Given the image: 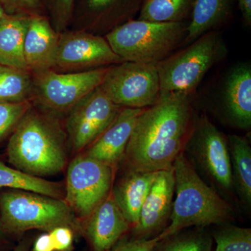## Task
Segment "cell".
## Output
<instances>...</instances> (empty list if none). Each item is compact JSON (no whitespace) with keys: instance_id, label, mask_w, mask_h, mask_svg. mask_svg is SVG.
<instances>
[{"instance_id":"obj_23","label":"cell","mask_w":251,"mask_h":251,"mask_svg":"<svg viewBox=\"0 0 251 251\" xmlns=\"http://www.w3.org/2000/svg\"><path fill=\"white\" fill-rule=\"evenodd\" d=\"M0 188L31 191L49 197L64 200L65 188L62 184L32 176L10 168L0 161Z\"/></svg>"},{"instance_id":"obj_38","label":"cell","mask_w":251,"mask_h":251,"mask_svg":"<svg viewBox=\"0 0 251 251\" xmlns=\"http://www.w3.org/2000/svg\"><path fill=\"white\" fill-rule=\"evenodd\" d=\"M215 251V250H214V251Z\"/></svg>"},{"instance_id":"obj_30","label":"cell","mask_w":251,"mask_h":251,"mask_svg":"<svg viewBox=\"0 0 251 251\" xmlns=\"http://www.w3.org/2000/svg\"><path fill=\"white\" fill-rule=\"evenodd\" d=\"M0 2L7 15L29 17L46 16L42 0H0Z\"/></svg>"},{"instance_id":"obj_17","label":"cell","mask_w":251,"mask_h":251,"mask_svg":"<svg viewBox=\"0 0 251 251\" xmlns=\"http://www.w3.org/2000/svg\"><path fill=\"white\" fill-rule=\"evenodd\" d=\"M59 33L46 16H31L24 41V55L31 74L52 69L58 45Z\"/></svg>"},{"instance_id":"obj_14","label":"cell","mask_w":251,"mask_h":251,"mask_svg":"<svg viewBox=\"0 0 251 251\" xmlns=\"http://www.w3.org/2000/svg\"><path fill=\"white\" fill-rule=\"evenodd\" d=\"M144 0H82L74 26L69 29L105 36L139 14Z\"/></svg>"},{"instance_id":"obj_32","label":"cell","mask_w":251,"mask_h":251,"mask_svg":"<svg viewBox=\"0 0 251 251\" xmlns=\"http://www.w3.org/2000/svg\"><path fill=\"white\" fill-rule=\"evenodd\" d=\"M53 241L54 251H73L75 232L71 227L59 226L49 232Z\"/></svg>"},{"instance_id":"obj_9","label":"cell","mask_w":251,"mask_h":251,"mask_svg":"<svg viewBox=\"0 0 251 251\" xmlns=\"http://www.w3.org/2000/svg\"><path fill=\"white\" fill-rule=\"evenodd\" d=\"M100 87L122 108H146L160 97L156 64L124 61L110 66Z\"/></svg>"},{"instance_id":"obj_3","label":"cell","mask_w":251,"mask_h":251,"mask_svg":"<svg viewBox=\"0 0 251 251\" xmlns=\"http://www.w3.org/2000/svg\"><path fill=\"white\" fill-rule=\"evenodd\" d=\"M175 201L170 224L158 234L159 240L190 227L204 228L231 220L230 204L199 176L184 151L173 164Z\"/></svg>"},{"instance_id":"obj_10","label":"cell","mask_w":251,"mask_h":251,"mask_svg":"<svg viewBox=\"0 0 251 251\" xmlns=\"http://www.w3.org/2000/svg\"><path fill=\"white\" fill-rule=\"evenodd\" d=\"M122 108L110 100L100 86L74 105L66 115L64 124L72 153L78 154L93 143Z\"/></svg>"},{"instance_id":"obj_24","label":"cell","mask_w":251,"mask_h":251,"mask_svg":"<svg viewBox=\"0 0 251 251\" xmlns=\"http://www.w3.org/2000/svg\"><path fill=\"white\" fill-rule=\"evenodd\" d=\"M195 0H144L138 20L152 23L185 22Z\"/></svg>"},{"instance_id":"obj_4","label":"cell","mask_w":251,"mask_h":251,"mask_svg":"<svg viewBox=\"0 0 251 251\" xmlns=\"http://www.w3.org/2000/svg\"><path fill=\"white\" fill-rule=\"evenodd\" d=\"M0 217L8 235H22L31 229L50 232L59 226L71 227L82 237L81 221L63 199L31 191L14 190L0 193Z\"/></svg>"},{"instance_id":"obj_18","label":"cell","mask_w":251,"mask_h":251,"mask_svg":"<svg viewBox=\"0 0 251 251\" xmlns=\"http://www.w3.org/2000/svg\"><path fill=\"white\" fill-rule=\"evenodd\" d=\"M158 172L128 168V171L118 179L110 191L117 206L131 226V229L138 223L142 206Z\"/></svg>"},{"instance_id":"obj_19","label":"cell","mask_w":251,"mask_h":251,"mask_svg":"<svg viewBox=\"0 0 251 251\" xmlns=\"http://www.w3.org/2000/svg\"><path fill=\"white\" fill-rule=\"evenodd\" d=\"M224 100L234 125L242 129L251 126V67L240 64L229 72L224 85Z\"/></svg>"},{"instance_id":"obj_28","label":"cell","mask_w":251,"mask_h":251,"mask_svg":"<svg viewBox=\"0 0 251 251\" xmlns=\"http://www.w3.org/2000/svg\"><path fill=\"white\" fill-rule=\"evenodd\" d=\"M75 0H42L46 17L57 33L67 30L71 23Z\"/></svg>"},{"instance_id":"obj_15","label":"cell","mask_w":251,"mask_h":251,"mask_svg":"<svg viewBox=\"0 0 251 251\" xmlns=\"http://www.w3.org/2000/svg\"><path fill=\"white\" fill-rule=\"evenodd\" d=\"M82 237L91 251H107L128 234L131 226L122 214L111 193L81 221Z\"/></svg>"},{"instance_id":"obj_1","label":"cell","mask_w":251,"mask_h":251,"mask_svg":"<svg viewBox=\"0 0 251 251\" xmlns=\"http://www.w3.org/2000/svg\"><path fill=\"white\" fill-rule=\"evenodd\" d=\"M193 122L191 96L160 95L137 120L123 158L128 168L149 172L173 169L176 157L184 151Z\"/></svg>"},{"instance_id":"obj_11","label":"cell","mask_w":251,"mask_h":251,"mask_svg":"<svg viewBox=\"0 0 251 251\" xmlns=\"http://www.w3.org/2000/svg\"><path fill=\"white\" fill-rule=\"evenodd\" d=\"M122 62L104 36L67 29L59 34L52 69L61 73L81 72Z\"/></svg>"},{"instance_id":"obj_16","label":"cell","mask_w":251,"mask_h":251,"mask_svg":"<svg viewBox=\"0 0 251 251\" xmlns=\"http://www.w3.org/2000/svg\"><path fill=\"white\" fill-rule=\"evenodd\" d=\"M143 109L122 108L108 128L81 153L115 170L123 159L130 135Z\"/></svg>"},{"instance_id":"obj_33","label":"cell","mask_w":251,"mask_h":251,"mask_svg":"<svg viewBox=\"0 0 251 251\" xmlns=\"http://www.w3.org/2000/svg\"><path fill=\"white\" fill-rule=\"evenodd\" d=\"M32 251H54L53 241L51 234L45 232L36 237L31 246Z\"/></svg>"},{"instance_id":"obj_22","label":"cell","mask_w":251,"mask_h":251,"mask_svg":"<svg viewBox=\"0 0 251 251\" xmlns=\"http://www.w3.org/2000/svg\"><path fill=\"white\" fill-rule=\"evenodd\" d=\"M229 154L232 181L239 196L248 205L251 203V148L244 137L229 135Z\"/></svg>"},{"instance_id":"obj_7","label":"cell","mask_w":251,"mask_h":251,"mask_svg":"<svg viewBox=\"0 0 251 251\" xmlns=\"http://www.w3.org/2000/svg\"><path fill=\"white\" fill-rule=\"evenodd\" d=\"M108 67L74 73L49 69L32 74L31 103L62 119L79 100L101 85Z\"/></svg>"},{"instance_id":"obj_35","label":"cell","mask_w":251,"mask_h":251,"mask_svg":"<svg viewBox=\"0 0 251 251\" xmlns=\"http://www.w3.org/2000/svg\"><path fill=\"white\" fill-rule=\"evenodd\" d=\"M33 240L31 237H25L18 243L17 246L13 249L12 251H30L32 246Z\"/></svg>"},{"instance_id":"obj_8","label":"cell","mask_w":251,"mask_h":251,"mask_svg":"<svg viewBox=\"0 0 251 251\" xmlns=\"http://www.w3.org/2000/svg\"><path fill=\"white\" fill-rule=\"evenodd\" d=\"M113 172L111 167L83 153L69 163L64 200L80 221L110 194Z\"/></svg>"},{"instance_id":"obj_6","label":"cell","mask_w":251,"mask_h":251,"mask_svg":"<svg viewBox=\"0 0 251 251\" xmlns=\"http://www.w3.org/2000/svg\"><path fill=\"white\" fill-rule=\"evenodd\" d=\"M226 54L221 34L208 31L184 50L171 54L156 64L160 95L191 96L208 71Z\"/></svg>"},{"instance_id":"obj_31","label":"cell","mask_w":251,"mask_h":251,"mask_svg":"<svg viewBox=\"0 0 251 251\" xmlns=\"http://www.w3.org/2000/svg\"><path fill=\"white\" fill-rule=\"evenodd\" d=\"M159 241L158 236L151 239H140L128 232L107 251H151Z\"/></svg>"},{"instance_id":"obj_13","label":"cell","mask_w":251,"mask_h":251,"mask_svg":"<svg viewBox=\"0 0 251 251\" xmlns=\"http://www.w3.org/2000/svg\"><path fill=\"white\" fill-rule=\"evenodd\" d=\"M174 194L173 168L158 171L130 234L140 239H151L161 233L170 221Z\"/></svg>"},{"instance_id":"obj_36","label":"cell","mask_w":251,"mask_h":251,"mask_svg":"<svg viewBox=\"0 0 251 251\" xmlns=\"http://www.w3.org/2000/svg\"><path fill=\"white\" fill-rule=\"evenodd\" d=\"M8 237L9 235L5 232L2 223H1V217H0V250L7 244Z\"/></svg>"},{"instance_id":"obj_2","label":"cell","mask_w":251,"mask_h":251,"mask_svg":"<svg viewBox=\"0 0 251 251\" xmlns=\"http://www.w3.org/2000/svg\"><path fill=\"white\" fill-rule=\"evenodd\" d=\"M68 150L60 117L32 104L11 133L6 152L16 169L41 177L66 168Z\"/></svg>"},{"instance_id":"obj_5","label":"cell","mask_w":251,"mask_h":251,"mask_svg":"<svg viewBox=\"0 0 251 251\" xmlns=\"http://www.w3.org/2000/svg\"><path fill=\"white\" fill-rule=\"evenodd\" d=\"M188 23H152L133 19L104 37L122 60L156 65L184 44Z\"/></svg>"},{"instance_id":"obj_29","label":"cell","mask_w":251,"mask_h":251,"mask_svg":"<svg viewBox=\"0 0 251 251\" xmlns=\"http://www.w3.org/2000/svg\"><path fill=\"white\" fill-rule=\"evenodd\" d=\"M31 105V101L18 103L0 102V143L11 134Z\"/></svg>"},{"instance_id":"obj_27","label":"cell","mask_w":251,"mask_h":251,"mask_svg":"<svg viewBox=\"0 0 251 251\" xmlns=\"http://www.w3.org/2000/svg\"><path fill=\"white\" fill-rule=\"evenodd\" d=\"M216 251H251V229L222 224L213 233Z\"/></svg>"},{"instance_id":"obj_20","label":"cell","mask_w":251,"mask_h":251,"mask_svg":"<svg viewBox=\"0 0 251 251\" xmlns=\"http://www.w3.org/2000/svg\"><path fill=\"white\" fill-rule=\"evenodd\" d=\"M29 18V16L6 14L0 19L1 65L28 71L24 55V41Z\"/></svg>"},{"instance_id":"obj_26","label":"cell","mask_w":251,"mask_h":251,"mask_svg":"<svg viewBox=\"0 0 251 251\" xmlns=\"http://www.w3.org/2000/svg\"><path fill=\"white\" fill-rule=\"evenodd\" d=\"M212 245L211 234L195 227L161 239L151 251H212Z\"/></svg>"},{"instance_id":"obj_34","label":"cell","mask_w":251,"mask_h":251,"mask_svg":"<svg viewBox=\"0 0 251 251\" xmlns=\"http://www.w3.org/2000/svg\"><path fill=\"white\" fill-rule=\"evenodd\" d=\"M244 23L248 26L251 24V0H237Z\"/></svg>"},{"instance_id":"obj_12","label":"cell","mask_w":251,"mask_h":251,"mask_svg":"<svg viewBox=\"0 0 251 251\" xmlns=\"http://www.w3.org/2000/svg\"><path fill=\"white\" fill-rule=\"evenodd\" d=\"M184 148L220 187L233 189L228 141L205 115L195 119Z\"/></svg>"},{"instance_id":"obj_37","label":"cell","mask_w":251,"mask_h":251,"mask_svg":"<svg viewBox=\"0 0 251 251\" xmlns=\"http://www.w3.org/2000/svg\"><path fill=\"white\" fill-rule=\"evenodd\" d=\"M6 14L4 8H3L2 5H1V2H0V19H1V18L4 17Z\"/></svg>"},{"instance_id":"obj_25","label":"cell","mask_w":251,"mask_h":251,"mask_svg":"<svg viewBox=\"0 0 251 251\" xmlns=\"http://www.w3.org/2000/svg\"><path fill=\"white\" fill-rule=\"evenodd\" d=\"M33 75L30 72L0 64V102L31 101Z\"/></svg>"},{"instance_id":"obj_21","label":"cell","mask_w":251,"mask_h":251,"mask_svg":"<svg viewBox=\"0 0 251 251\" xmlns=\"http://www.w3.org/2000/svg\"><path fill=\"white\" fill-rule=\"evenodd\" d=\"M232 0H195L184 44L225 24L232 16Z\"/></svg>"}]
</instances>
